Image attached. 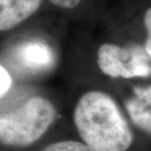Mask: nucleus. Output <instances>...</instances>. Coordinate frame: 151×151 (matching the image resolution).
Here are the masks:
<instances>
[{
  "instance_id": "6e6552de",
  "label": "nucleus",
  "mask_w": 151,
  "mask_h": 151,
  "mask_svg": "<svg viewBox=\"0 0 151 151\" xmlns=\"http://www.w3.org/2000/svg\"><path fill=\"white\" fill-rule=\"evenodd\" d=\"M134 97L139 99L147 108H149L151 110V85L134 87Z\"/></svg>"
},
{
  "instance_id": "9d476101",
  "label": "nucleus",
  "mask_w": 151,
  "mask_h": 151,
  "mask_svg": "<svg viewBox=\"0 0 151 151\" xmlns=\"http://www.w3.org/2000/svg\"><path fill=\"white\" fill-rule=\"evenodd\" d=\"M11 77L4 67L0 65V97L8 91L11 86Z\"/></svg>"
},
{
  "instance_id": "20e7f679",
  "label": "nucleus",
  "mask_w": 151,
  "mask_h": 151,
  "mask_svg": "<svg viewBox=\"0 0 151 151\" xmlns=\"http://www.w3.org/2000/svg\"><path fill=\"white\" fill-rule=\"evenodd\" d=\"M42 0H0V31L11 29L39 9Z\"/></svg>"
},
{
  "instance_id": "1a4fd4ad",
  "label": "nucleus",
  "mask_w": 151,
  "mask_h": 151,
  "mask_svg": "<svg viewBox=\"0 0 151 151\" xmlns=\"http://www.w3.org/2000/svg\"><path fill=\"white\" fill-rule=\"evenodd\" d=\"M143 22L147 31V37L145 40V44H144V49H145L147 55H148L151 59V8H149L145 12Z\"/></svg>"
},
{
  "instance_id": "423d86ee",
  "label": "nucleus",
  "mask_w": 151,
  "mask_h": 151,
  "mask_svg": "<svg viewBox=\"0 0 151 151\" xmlns=\"http://www.w3.org/2000/svg\"><path fill=\"white\" fill-rule=\"evenodd\" d=\"M132 122L139 130L151 136V110L134 96L125 104Z\"/></svg>"
},
{
  "instance_id": "0eeeda50",
  "label": "nucleus",
  "mask_w": 151,
  "mask_h": 151,
  "mask_svg": "<svg viewBox=\"0 0 151 151\" xmlns=\"http://www.w3.org/2000/svg\"><path fill=\"white\" fill-rule=\"evenodd\" d=\"M42 151H94L86 143L76 140H63L51 143Z\"/></svg>"
},
{
  "instance_id": "7ed1b4c3",
  "label": "nucleus",
  "mask_w": 151,
  "mask_h": 151,
  "mask_svg": "<svg viewBox=\"0 0 151 151\" xmlns=\"http://www.w3.org/2000/svg\"><path fill=\"white\" fill-rule=\"evenodd\" d=\"M150 57L139 45L120 47L104 43L98 49L97 63L102 73L110 77L125 79L151 75Z\"/></svg>"
},
{
  "instance_id": "39448f33",
  "label": "nucleus",
  "mask_w": 151,
  "mask_h": 151,
  "mask_svg": "<svg viewBox=\"0 0 151 151\" xmlns=\"http://www.w3.org/2000/svg\"><path fill=\"white\" fill-rule=\"evenodd\" d=\"M17 58L20 63L31 70H43L53 65L52 50L42 41H28L18 48Z\"/></svg>"
},
{
  "instance_id": "f257e3e1",
  "label": "nucleus",
  "mask_w": 151,
  "mask_h": 151,
  "mask_svg": "<svg viewBox=\"0 0 151 151\" xmlns=\"http://www.w3.org/2000/svg\"><path fill=\"white\" fill-rule=\"evenodd\" d=\"M75 127L81 139L94 151H128L133 132L110 96L90 91L79 99L74 113Z\"/></svg>"
},
{
  "instance_id": "9b49d317",
  "label": "nucleus",
  "mask_w": 151,
  "mask_h": 151,
  "mask_svg": "<svg viewBox=\"0 0 151 151\" xmlns=\"http://www.w3.org/2000/svg\"><path fill=\"white\" fill-rule=\"evenodd\" d=\"M81 0H49V2L57 7L63 9H74L79 5Z\"/></svg>"
},
{
  "instance_id": "f03ea898",
  "label": "nucleus",
  "mask_w": 151,
  "mask_h": 151,
  "mask_svg": "<svg viewBox=\"0 0 151 151\" xmlns=\"http://www.w3.org/2000/svg\"><path fill=\"white\" fill-rule=\"evenodd\" d=\"M57 117L49 99L34 96L17 108L0 115V142L4 145L25 147L37 141Z\"/></svg>"
}]
</instances>
